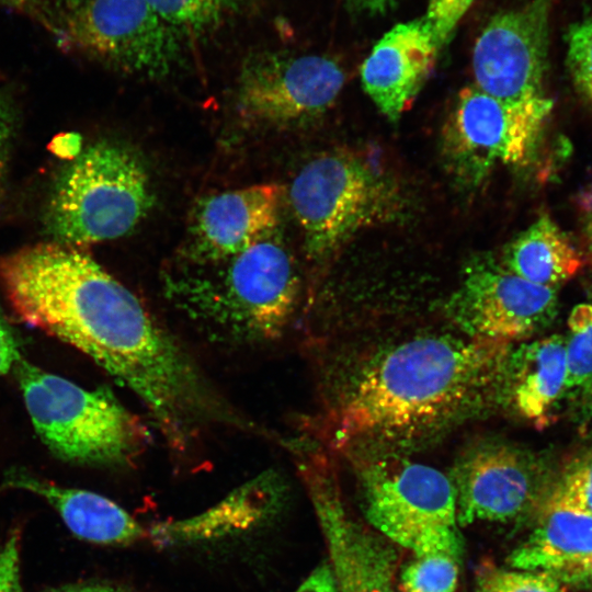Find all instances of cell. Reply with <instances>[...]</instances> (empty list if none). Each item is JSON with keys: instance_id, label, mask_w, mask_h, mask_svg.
<instances>
[{"instance_id": "obj_1", "label": "cell", "mask_w": 592, "mask_h": 592, "mask_svg": "<svg viewBox=\"0 0 592 592\" xmlns=\"http://www.w3.org/2000/svg\"><path fill=\"white\" fill-rule=\"evenodd\" d=\"M512 343L425 334L382 349L320 417L331 452L395 449L428 439L498 394Z\"/></svg>"}, {"instance_id": "obj_2", "label": "cell", "mask_w": 592, "mask_h": 592, "mask_svg": "<svg viewBox=\"0 0 592 592\" xmlns=\"http://www.w3.org/2000/svg\"><path fill=\"white\" fill-rule=\"evenodd\" d=\"M14 312L110 369L129 346L141 301L79 248L38 243L0 259Z\"/></svg>"}, {"instance_id": "obj_3", "label": "cell", "mask_w": 592, "mask_h": 592, "mask_svg": "<svg viewBox=\"0 0 592 592\" xmlns=\"http://www.w3.org/2000/svg\"><path fill=\"white\" fill-rule=\"evenodd\" d=\"M167 299L209 340L230 345L274 341L298 306L300 280L273 236L219 262L181 263L162 276Z\"/></svg>"}, {"instance_id": "obj_4", "label": "cell", "mask_w": 592, "mask_h": 592, "mask_svg": "<svg viewBox=\"0 0 592 592\" xmlns=\"http://www.w3.org/2000/svg\"><path fill=\"white\" fill-rule=\"evenodd\" d=\"M155 204L141 156L121 141L93 143L56 177L43 215L53 242L79 248L126 236Z\"/></svg>"}, {"instance_id": "obj_5", "label": "cell", "mask_w": 592, "mask_h": 592, "mask_svg": "<svg viewBox=\"0 0 592 592\" xmlns=\"http://www.w3.org/2000/svg\"><path fill=\"white\" fill-rule=\"evenodd\" d=\"M363 520L413 555L462 557L456 496L449 476L394 449H351Z\"/></svg>"}, {"instance_id": "obj_6", "label": "cell", "mask_w": 592, "mask_h": 592, "mask_svg": "<svg viewBox=\"0 0 592 592\" xmlns=\"http://www.w3.org/2000/svg\"><path fill=\"white\" fill-rule=\"evenodd\" d=\"M14 371L32 423L58 458L123 466L145 448L148 431L110 389H86L23 358Z\"/></svg>"}, {"instance_id": "obj_7", "label": "cell", "mask_w": 592, "mask_h": 592, "mask_svg": "<svg viewBox=\"0 0 592 592\" xmlns=\"http://www.w3.org/2000/svg\"><path fill=\"white\" fill-rule=\"evenodd\" d=\"M307 255L321 261L357 231L394 220L402 209L395 182L357 155L334 151L309 160L289 187Z\"/></svg>"}, {"instance_id": "obj_8", "label": "cell", "mask_w": 592, "mask_h": 592, "mask_svg": "<svg viewBox=\"0 0 592 592\" xmlns=\"http://www.w3.org/2000/svg\"><path fill=\"white\" fill-rule=\"evenodd\" d=\"M329 555L337 592H401L397 546L351 511L333 452L309 436L289 439Z\"/></svg>"}, {"instance_id": "obj_9", "label": "cell", "mask_w": 592, "mask_h": 592, "mask_svg": "<svg viewBox=\"0 0 592 592\" xmlns=\"http://www.w3.org/2000/svg\"><path fill=\"white\" fill-rule=\"evenodd\" d=\"M50 32L64 47L149 79L170 75L184 53L148 0H56Z\"/></svg>"}, {"instance_id": "obj_10", "label": "cell", "mask_w": 592, "mask_h": 592, "mask_svg": "<svg viewBox=\"0 0 592 592\" xmlns=\"http://www.w3.org/2000/svg\"><path fill=\"white\" fill-rule=\"evenodd\" d=\"M554 102H506L475 84L464 88L443 133L447 166L463 184L479 185L498 164L523 166L534 156Z\"/></svg>"}, {"instance_id": "obj_11", "label": "cell", "mask_w": 592, "mask_h": 592, "mask_svg": "<svg viewBox=\"0 0 592 592\" xmlns=\"http://www.w3.org/2000/svg\"><path fill=\"white\" fill-rule=\"evenodd\" d=\"M344 80L341 67L323 55L258 53L248 57L240 70L236 109L252 125L298 126L330 109Z\"/></svg>"}, {"instance_id": "obj_12", "label": "cell", "mask_w": 592, "mask_h": 592, "mask_svg": "<svg viewBox=\"0 0 592 592\" xmlns=\"http://www.w3.org/2000/svg\"><path fill=\"white\" fill-rule=\"evenodd\" d=\"M557 307V288L531 283L483 257L465 270L446 312L467 337L513 344L549 326Z\"/></svg>"}, {"instance_id": "obj_13", "label": "cell", "mask_w": 592, "mask_h": 592, "mask_svg": "<svg viewBox=\"0 0 592 592\" xmlns=\"http://www.w3.org/2000/svg\"><path fill=\"white\" fill-rule=\"evenodd\" d=\"M550 0L527 3L493 15L473 50L475 86L506 102L546 96Z\"/></svg>"}, {"instance_id": "obj_14", "label": "cell", "mask_w": 592, "mask_h": 592, "mask_svg": "<svg viewBox=\"0 0 592 592\" xmlns=\"http://www.w3.org/2000/svg\"><path fill=\"white\" fill-rule=\"evenodd\" d=\"M456 496L458 525L505 522L528 511L540 496L536 459L500 441L474 443L457 458L449 476Z\"/></svg>"}, {"instance_id": "obj_15", "label": "cell", "mask_w": 592, "mask_h": 592, "mask_svg": "<svg viewBox=\"0 0 592 592\" xmlns=\"http://www.w3.org/2000/svg\"><path fill=\"white\" fill-rule=\"evenodd\" d=\"M282 189L262 183L201 198L194 206L181 261L207 264L229 259L275 231Z\"/></svg>"}, {"instance_id": "obj_16", "label": "cell", "mask_w": 592, "mask_h": 592, "mask_svg": "<svg viewBox=\"0 0 592 592\" xmlns=\"http://www.w3.org/2000/svg\"><path fill=\"white\" fill-rule=\"evenodd\" d=\"M442 47L424 16L395 25L373 47L362 84L388 119L397 121L419 93Z\"/></svg>"}, {"instance_id": "obj_17", "label": "cell", "mask_w": 592, "mask_h": 592, "mask_svg": "<svg viewBox=\"0 0 592 592\" xmlns=\"http://www.w3.org/2000/svg\"><path fill=\"white\" fill-rule=\"evenodd\" d=\"M509 562L514 569L546 572L561 583L592 582V515L547 498L536 526Z\"/></svg>"}, {"instance_id": "obj_18", "label": "cell", "mask_w": 592, "mask_h": 592, "mask_svg": "<svg viewBox=\"0 0 592 592\" xmlns=\"http://www.w3.org/2000/svg\"><path fill=\"white\" fill-rule=\"evenodd\" d=\"M566 382V339L550 334L512 348L498 395L515 414L543 429L565 398Z\"/></svg>"}, {"instance_id": "obj_19", "label": "cell", "mask_w": 592, "mask_h": 592, "mask_svg": "<svg viewBox=\"0 0 592 592\" xmlns=\"http://www.w3.org/2000/svg\"><path fill=\"white\" fill-rule=\"evenodd\" d=\"M284 494L281 476L266 470L200 514L156 525L150 536L160 544L179 545L236 534L273 516Z\"/></svg>"}, {"instance_id": "obj_20", "label": "cell", "mask_w": 592, "mask_h": 592, "mask_svg": "<svg viewBox=\"0 0 592 592\" xmlns=\"http://www.w3.org/2000/svg\"><path fill=\"white\" fill-rule=\"evenodd\" d=\"M3 486L44 498L77 537L102 545H125L146 536L144 527L112 500L87 490L65 488L21 469L9 470Z\"/></svg>"}, {"instance_id": "obj_21", "label": "cell", "mask_w": 592, "mask_h": 592, "mask_svg": "<svg viewBox=\"0 0 592 592\" xmlns=\"http://www.w3.org/2000/svg\"><path fill=\"white\" fill-rule=\"evenodd\" d=\"M501 264L531 283L557 288L581 271L584 258L556 221L542 215L508 243Z\"/></svg>"}, {"instance_id": "obj_22", "label": "cell", "mask_w": 592, "mask_h": 592, "mask_svg": "<svg viewBox=\"0 0 592 592\" xmlns=\"http://www.w3.org/2000/svg\"><path fill=\"white\" fill-rule=\"evenodd\" d=\"M159 16L182 38L217 29L246 0H148Z\"/></svg>"}, {"instance_id": "obj_23", "label": "cell", "mask_w": 592, "mask_h": 592, "mask_svg": "<svg viewBox=\"0 0 592 592\" xmlns=\"http://www.w3.org/2000/svg\"><path fill=\"white\" fill-rule=\"evenodd\" d=\"M567 327L565 397L578 400L592 386V301L576 305Z\"/></svg>"}, {"instance_id": "obj_24", "label": "cell", "mask_w": 592, "mask_h": 592, "mask_svg": "<svg viewBox=\"0 0 592 592\" xmlns=\"http://www.w3.org/2000/svg\"><path fill=\"white\" fill-rule=\"evenodd\" d=\"M460 556L435 551L414 555L401 570V592H455L459 579Z\"/></svg>"}, {"instance_id": "obj_25", "label": "cell", "mask_w": 592, "mask_h": 592, "mask_svg": "<svg viewBox=\"0 0 592 592\" xmlns=\"http://www.w3.org/2000/svg\"><path fill=\"white\" fill-rule=\"evenodd\" d=\"M475 592H565V588L546 572L488 566L479 572Z\"/></svg>"}, {"instance_id": "obj_26", "label": "cell", "mask_w": 592, "mask_h": 592, "mask_svg": "<svg viewBox=\"0 0 592 592\" xmlns=\"http://www.w3.org/2000/svg\"><path fill=\"white\" fill-rule=\"evenodd\" d=\"M548 499L592 515V446L566 465Z\"/></svg>"}, {"instance_id": "obj_27", "label": "cell", "mask_w": 592, "mask_h": 592, "mask_svg": "<svg viewBox=\"0 0 592 592\" xmlns=\"http://www.w3.org/2000/svg\"><path fill=\"white\" fill-rule=\"evenodd\" d=\"M567 60L578 92L592 105V18L569 27Z\"/></svg>"}, {"instance_id": "obj_28", "label": "cell", "mask_w": 592, "mask_h": 592, "mask_svg": "<svg viewBox=\"0 0 592 592\" xmlns=\"http://www.w3.org/2000/svg\"><path fill=\"white\" fill-rule=\"evenodd\" d=\"M474 0H430L424 15L442 46L451 39L455 27Z\"/></svg>"}, {"instance_id": "obj_29", "label": "cell", "mask_w": 592, "mask_h": 592, "mask_svg": "<svg viewBox=\"0 0 592 592\" xmlns=\"http://www.w3.org/2000/svg\"><path fill=\"white\" fill-rule=\"evenodd\" d=\"M18 110L9 93L0 90V194L18 132Z\"/></svg>"}, {"instance_id": "obj_30", "label": "cell", "mask_w": 592, "mask_h": 592, "mask_svg": "<svg viewBox=\"0 0 592 592\" xmlns=\"http://www.w3.org/2000/svg\"><path fill=\"white\" fill-rule=\"evenodd\" d=\"M0 592H23L16 533L10 535L0 550Z\"/></svg>"}, {"instance_id": "obj_31", "label": "cell", "mask_w": 592, "mask_h": 592, "mask_svg": "<svg viewBox=\"0 0 592 592\" xmlns=\"http://www.w3.org/2000/svg\"><path fill=\"white\" fill-rule=\"evenodd\" d=\"M21 358L18 341L0 310V375L14 368Z\"/></svg>"}, {"instance_id": "obj_32", "label": "cell", "mask_w": 592, "mask_h": 592, "mask_svg": "<svg viewBox=\"0 0 592 592\" xmlns=\"http://www.w3.org/2000/svg\"><path fill=\"white\" fill-rule=\"evenodd\" d=\"M0 2L29 14L50 31L55 3L53 0H0Z\"/></svg>"}, {"instance_id": "obj_33", "label": "cell", "mask_w": 592, "mask_h": 592, "mask_svg": "<svg viewBox=\"0 0 592 592\" xmlns=\"http://www.w3.org/2000/svg\"><path fill=\"white\" fill-rule=\"evenodd\" d=\"M296 592H337L329 563L317 567Z\"/></svg>"}, {"instance_id": "obj_34", "label": "cell", "mask_w": 592, "mask_h": 592, "mask_svg": "<svg viewBox=\"0 0 592 592\" xmlns=\"http://www.w3.org/2000/svg\"><path fill=\"white\" fill-rule=\"evenodd\" d=\"M398 0H345L351 9L369 14L385 13L390 10Z\"/></svg>"}, {"instance_id": "obj_35", "label": "cell", "mask_w": 592, "mask_h": 592, "mask_svg": "<svg viewBox=\"0 0 592 592\" xmlns=\"http://www.w3.org/2000/svg\"><path fill=\"white\" fill-rule=\"evenodd\" d=\"M582 223L588 253L592 261V194L587 198Z\"/></svg>"}, {"instance_id": "obj_36", "label": "cell", "mask_w": 592, "mask_h": 592, "mask_svg": "<svg viewBox=\"0 0 592 592\" xmlns=\"http://www.w3.org/2000/svg\"><path fill=\"white\" fill-rule=\"evenodd\" d=\"M58 592H127L119 588L104 584H79L62 589Z\"/></svg>"}, {"instance_id": "obj_37", "label": "cell", "mask_w": 592, "mask_h": 592, "mask_svg": "<svg viewBox=\"0 0 592 592\" xmlns=\"http://www.w3.org/2000/svg\"><path fill=\"white\" fill-rule=\"evenodd\" d=\"M579 413L581 420H592V386L578 399Z\"/></svg>"}]
</instances>
